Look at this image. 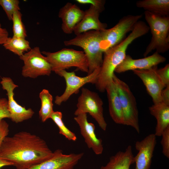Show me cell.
<instances>
[{
  "label": "cell",
  "mask_w": 169,
  "mask_h": 169,
  "mask_svg": "<svg viewBox=\"0 0 169 169\" xmlns=\"http://www.w3.org/2000/svg\"><path fill=\"white\" fill-rule=\"evenodd\" d=\"M54 152L39 136L25 131L7 136L0 147V157L16 169H28L51 158Z\"/></svg>",
  "instance_id": "obj_1"
},
{
  "label": "cell",
  "mask_w": 169,
  "mask_h": 169,
  "mask_svg": "<svg viewBox=\"0 0 169 169\" xmlns=\"http://www.w3.org/2000/svg\"><path fill=\"white\" fill-rule=\"evenodd\" d=\"M141 36L140 31L134 28L120 43L104 53L102 64L95 84L97 89L100 92H104L106 86L113 81L115 69L125 59L128 46L135 40Z\"/></svg>",
  "instance_id": "obj_2"
},
{
  "label": "cell",
  "mask_w": 169,
  "mask_h": 169,
  "mask_svg": "<svg viewBox=\"0 0 169 169\" xmlns=\"http://www.w3.org/2000/svg\"><path fill=\"white\" fill-rule=\"evenodd\" d=\"M101 41L100 31L90 30L65 41L64 44L66 46H76L83 49L88 62L87 74H89L100 68L102 64L103 52L100 48Z\"/></svg>",
  "instance_id": "obj_3"
},
{
  "label": "cell",
  "mask_w": 169,
  "mask_h": 169,
  "mask_svg": "<svg viewBox=\"0 0 169 169\" xmlns=\"http://www.w3.org/2000/svg\"><path fill=\"white\" fill-rule=\"evenodd\" d=\"M144 16L152 37L144 56L146 57L154 50L159 54L167 51L169 49V16H161L146 11Z\"/></svg>",
  "instance_id": "obj_4"
},
{
  "label": "cell",
  "mask_w": 169,
  "mask_h": 169,
  "mask_svg": "<svg viewBox=\"0 0 169 169\" xmlns=\"http://www.w3.org/2000/svg\"><path fill=\"white\" fill-rule=\"evenodd\" d=\"M42 53L50 63L52 71L55 72L76 67L81 71L88 72V62L84 51L72 49L64 48L55 52L43 51Z\"/></svg>",
  "instance_id": "obj_5"
},
{
  "label": "cell",
  "mask_w": 169,
  "mask_h": 169,
  "mask_svg": "<svg viewBox=\"0 0 169 169\" xmlns=\"http://www.w3.org/2000/svg\"><path fill=\"white\" fill-rule=\"evenodd\" d=\"M123 110L124 125L131 126L139 133V114L136 99L128 85L115 74L113 76Z\"/></svg>",
  "instance_id": "obj_6"
},
{
  "label": "cell",
  "mask_w": 169,
  "mask_h": 169,
  "mask_svg": "<svg viewBox=\"0 0 169 169\" xmlns=\"http://www.w3.org/2000/svg\"><path fill=\"white\" fill-rule=\"evenodd\" d=\"M142 14L128 15L123 17L113 27L100 31V48L103 53L120 43L126 34L133 29Z\"/></svg>",
  "instance_id": "obj_7"
},
{
  "label": "cell",
  "mask_w": 169,
  "mask_h": 169,
  "mask_svg": "<svg viewBox=\"0 0 169 169\" xmlns=\"http://www.w3.org/2000/svg\"><path fill=\"white\" fill-rule=\"evenodd\" d=\"M103 105L102 100L97 93L83 88L78 99L74 115L77 116L82 113H89L100 127L105 131L107 124L104 116Z\"/></svg>",
  "instance_id": "obj_8"
},
{
  "label": "cell",
  "mask_w": 169,
  "mask_h": 169,
  "mask_svg": "<svg viewBox=\"0 0 169 169\" xmlns=\"http://www.w3.org/2000/svg\"><path fill=\"white\" fill-rule=\"evenodd\" d=\"M19 58L24 62L22 74L24 77L35 78L41 75L49 76L52 71L50 63L38 47L31 49Z\"/></svg>",
  "instance_id": "obj_9"
},
{
  "label": "cell",
  "mask_w": 169,
  "mask_h": 169,
  "mask_svg": "<svg viewBox=\"0 0 169 169\" xmlns=\"http://www.w3.org/2000/svg\"><path fill=\"white\" fill-rule=\"evenodd\" d=\"M100 67L94 70L92 73L84 77L76 76L74 72H68L62 70L55 72L65 80L66 87L64 93L61 95L56 96L54 102L59 105L63 102L67 101L74 94L78 93L79 89L87 83L95 84L99 74Z\"/></svg>",
  "instance_id": "obj_10"
},
{
  "label": "cell",
  "mask_w": 169,
  "mask_h": 169,
  "mask_svg": "<svg viewBox=\"0 0 169 169\" xmlns=\"http://www.w3.org/2000/svg\"><path fill=\"white\" fill-rule=\"evenodd\" d=\"M0 81L2 88L7 92L8 97V108L10 114V118L13 122L18 123L28 120L33 116L34 112L31 108L26 109L15 100L14 90L18 87L12 79L8 77H3Z\"/></svg>",
  "instance_id": "obj_11"
},
{
  "label": "cell",
  "mask_w": 169,
  "mask_h": 169,
  "mask_svg": "<svg viewBox=\"0 0 169 169\" xmlns=\"http://www.w3.org/2000/svg\"><path fill=\"white\" fill-rule=\"evenodd\" d=\"M83 155V152L65 154L58 149L50 158L28 169H73Z\"/></svg>",
  "instance_id": "obj_12"
},
{
  "label": "cell",
  "mask_w": 169,
  "mask_h": 169,
  "mask_svg": "<svg viewBox=\"0 0 169 169\" xmlns=\"http://www.w3.org/2000/svg\"><path fill=\"white\" fill-rule=\"evenodd\" d=\"M157 66L148 69L132 70L142 81L154 104L161 101V92L165 87L157 73Z\"/></svg>",
  "instance_id": "obj_13"
},
{
  "label": "cell",
  "mask_w": 169,
  "mask_h": 169,
  "mask_svg": "<svg viewBox=\"0 0 169 169\" xmlns=\"http://www.w3.org/2000/svg\"><path fill=\"white\" fill-rule=\"evenodd\" d=\"M156 144V136L151 134L135 144L138 151L134 157L135 169H150L154 151Z\"/></svg>",
  "instance_id": "obj_14"
},
{
  "label": "cell",
  "mask_w": 169,
  "mask_h": 169,
  "mask_svg": "<svg viewBox=\"0 0 169 169\" xmlns=\"http://www.w3.org/2000/svg\"><path fill=\"white\" fill-rule=\"evenodd\" d=\"M166 60V58L156 52L151 55L138 59H133L131 56L126 55L115 72L121 73L130 70L148 69L165 62Z\"/></svg>",
  "instance_id": "obj_15"
},
{
  "label": "cell",
  "mask_w": 169,
  "mask_h": 169,
  "mask_svg": "<svg viewBox=\"0 0 169 169\" xmlns=\"http://www.w3.org/2000/svg\"><path fill=\"white\" fill-rule=\"evenodd\" d=\"M74 119L78 125L81 134L88 147L96 155L101 154L103 151L102 141L96 136L95 125L88 122L87 114H79L75 116Z\"/></svg>",
  "instance_id": "obj_16"
},
{
  "label": "cell",
  "mask_w": 169,
  "mask_h": 169,
  "mask_svg": "<svg viewBox=\"0 0 169 169\" xmlns=\"http://www.w3.org/2000/svg\"><path fill=\"white\" fill-rule=\"evenodd\" d=\"M84 11L76 5L68 2L61 8L59 17L62 21L61 28L66 34H70L74 31L76 25L83 17Z\"/></svg>",
  "instance_id": "obj_17"
},
{
  "label": "cell",
  "mask_w": 169,
  "mask_h": 169,
  "mask_svg": "<svg viewBox=\"0 0 169 169\" xmlns=\"http://www.w3.org/2000/svg\"><path fill=\"white\" fill-rule=\"evenodd\" d=\"M102 12L90 5L89 8L84 11L81 21L75 27L73 32L77 35L90 30L103 31L106 29L107 24L99 20L100 13Z\"/></svg>",
  "instance_id": "obj_18"
},
{
  "label": "cell",
  "mask_w": 169,
  "mask_h": 169,
  "mask_svg": "<svg viewBox=\"0 0 169 169\" xmlns=\"http://www.w3.org/2000/svg\"><path fill=\"white\" fill-rule=\"evenodd\" d=\"M110 115L116 123L124 125V118L116 86L113 81L106 87Z\"/></svg>",
  "instance_id": "obj_19"
},
{
  "label": "cell",
  "mask_w": 169,
  "mask_h": 169,
  "mask_svg": "<svg viewBox=\"0 0 169 169\" xmlns=\"http://www.w3.org/2000/svg\"><path fill=\"white\" fill-rule=\"evenodd\" d=\"M149 109L156 120L154 134L156 136H161L163 131L169 126V105L161 102L154 104Z\"/></svg>",
  "instance_id": "obj_20"
},
{
  "label": "cell",
  "mask_w": 169,
  "mask_h": 169,
  "mask_svg": "<svg viewBox=\"0 0 169 169\" xmlns=\"http://www.w3.org/2000/svg\"><path fill=\"white\" fill-rule=\"evenodd\" d=\"M132 146H128L124 151H120L111 156L107 163L100 169H130L134 163Z\"/></svg>",
  "instance_id": "obj_21"
},
{
  "label": "cell",
  "mask_w": 169,
  "mask_h": 169,
  "mask_svg": "<svg viewBox=\"0 0 169 169\" xmlns=\"http://www.w3.org/2000/svg\"><path fill=\"white\" fill-rule=\"evenodd\" d=\"M136 7L155 14L169 16V0H141L136 3Z\"/></svg>",
  "instance_id": "obj_22"
},
{
  "label": "cell",
  "mask_w": 169,
  "mask_h": 169,
  "mask_svg": "<svg viewBox=\"0 0 169 169\" xmlns=\"http://www.w3.org/2000/svg\"><path fill=\"white\" fill-rule=\"evenodd\" d=\"M39 97L41 101V106L39 111V115L42 122H45L54 112L53 110V98L49 91L44 89L40 92Z\"/></svg>",
  "instance_id": "obj_23"
},
{
  "label": "cell",
  "mask_w": 169,
  "mask_h": 169,
  "mask_svg": "<svg viewBox=\"0 0 169 169\" xmlns=\"http://www.w3.org/2000/svg\"><path fill=\"white\" fill-rule=\"evenodd\" d=\"M4 48L20 56L30 49L29 43L24 38L13 36L8 37L3 44Z\"/></svg>",
  "instance_id": "obj_24"
},
{
  "label": "cell",
  "mask_w": 169,
  "mask_h": 169,
  "mask_svg": "<svg viewBox=\"0 0 169 169\" xmlns=\"http://www.w3.org/2000/svg\"><path fill=\"white\" fill-rule=\"evenodd\" d=\"M50 118L58 127L59 133L69 141H75L77 139L75 134L66 126L62 120V114L59 111H54Z\"/></svg>",
  "instance_id": "obj_25"
},
{
  "label": "cell",
  "mask_w": 169,
  "mask_h": 169,
  "mask_svg": "<svg viewBox=\"0 0 169 169\" xmlns=\"http://www.w3.org/2000/svg\"><path fill=\"white\" fill-rule=\"evenodd\" d=\"M22 17V14L19 10L16 11L14 13L12 19L13 36L25 38L27 36V32Z\"/></svg>",
  "instance_id": "obj_26"
},
{
  "label": "cell",
  "mask_w": 169,
  "mask_h": 169,
  "mask_svg": "<svg viewBox=\"0 0 169 169\" xmlns=\"http://www.w3.org/2000/svg\"><path fill=\"white\" fill-rule=\"evenodd\" d=\"M19 3V1L18 0H0V5L10 20H12L14 13L20 10Z\"/></svg>",
  "instance_id": "obj_27"
},
{
  "label": "cell",
  "mask_w": 169,
  "mask_h": 169,
  "mask_svg": "<svg viewBox=\"0 0 169 169\" xmlns=\"http://www.w3.org/2000/svg\"><path fill=\"white\" fill-rule=\"evenodd\" d=\"M161 141L162 147V153L167 158H169V126L162 132Z\"/></svg>",
  "instance_id": "obj_28"
},
{
  "label": "cell",
  "mask_w": 169,
  "mask_h": 169,
  "mask_svg": "<svg viewBox=\"0 0 169 169\" xmlns=\"http://www.w3.org/2000/svg\"><path fill=\"white\" fill-rule=\"evenodd\" d=\"M157 73L162 81L165 87L169 85V64H167L164 67L156 69Z\"/></svg>",
  "instance_id": "obj_29"
},
{
  "label": "cell",
  "mask_w": 169,
  "mask_h": 169,
  "mask_svg": "<svg viewBox=\"0 0 169 169\" xmlns=\"http://www.w3.org/2000/svg\"><path fill=\"white\" fill-rule=\"evenodd\" d=\"M10 114L8 108V100L5 98L0 99V120L10 118Z\"/></svg>",
  "instance_id": "obj_30"
},
{
  "label": "cell",
  "mask_w": 169,
  "mask_h": 169,
  "mask_svg": "<svg viewBox=\"0 0 169 169\" xmlns=\"http://www.w3.org/2000/svg\"><path fill=\"white\" fill-rule=\"evenodd\" d=\"M77 2L81 4H90L98 8L102 12L105 9V1L103 0H76Z\"/></svg>",
  "instance_id": "obj_31"
},
{
  "label": "cell",
  "mask_w": 169,
  "mask_h": 169,
  "mask_svg": "<svg viewBox=\"0 0 169 169\" xmlns=\"http://www.w3.org/2000/svg\"><path fill=\"white\" fill-rule=\"evenodd\" d=\"M9 125L3 119L0 120V147L5 138L9 133Z\"/></svg>",
  "instance_id": "obj_32"
},
{
  "label": "cell",
  "mask_w": 169,
  "mask_h": 169,
  "mask_svg": "<svg viewBox=\"0 0 169 169\" xmlns=\"http://www.w3.org/2000/svg\"><path fill=\"white\" fill-rule=\"evenodd\" d=\"M161 101L169 105V85L166 86L161 91Z\"/></svg>",
  "instance_id": "obj_33"
},
{
  "label": "cell",
  "mask_w": 169,
  "mask_h": 169,
  "mask_svg": "<svg viewBox=\"0 0 169 169\" xmlns=\"http://www.w3.org/2000/svg\"><path fill=\"white\" fill-rule=\"evenodd\" d=\"M8 33L5 28L0 29V44H3L8 37Z\"/></svg>",
  "instance_id": "obj_34"
},
{
  "label": "cell",
  "mask_w": 169,
  "mask_h": 169,
  "mask_svg": "<svg viewBox=\"0 0 169 169\" xmlns=\"http://www.w3.org/2000/svg\"><path fill=\"white\" fill-rule=\"evenodd\" d=\"M9 166H13V164L11 162L5 160L0 157V169L3 167Z\"/></svg>",
  "instance_id": "obj_35"
},
{
  "label": "cell",
  "mask_w": 169,
  "mask_h": 169,
  "mask_svg": "<svg viewBox=\"0 0 169 169\" xmlns=\"http://www.w3.org/2000/svg\"><path fill=\"white\" fill-rule=\"evenodd\" d=\"M2 28H1V24L0 23V29H1Z\"/></svg>",
  "instance_id": "obj_36"
},
{
  "label": "cell",
  "mask_w": 169,
  "mask_h": 169,
  "mask_svg": "<svg viewBox=\"0 0 169 169\" xmlns=\"http://www.w3.org/2000/svg\"><path fill=\"white\" fill-rule=\"evenodd\" d=\"M1 98L0 97V99Z\"/></svg>",
  "instance_id": "obj_37"
}]
</instances>
